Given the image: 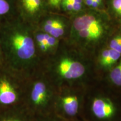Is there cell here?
<instances>
[{"mask_svg": "<svg viewBox=\"0 0 121 121\" xmlns=\"http://www.w3.org/2000/svg\"><path fill=\"white\" fill-rule=\"evenodd\" d=\"M12 44L17 56L22 60H29L34 56L35 45L33 39L26 35L17 33L12 38Z\"/></svg>", "mask_w": 121, "mask_h": 121, "instance_id": "1", "label": "cell"}, {"mask_svg": "<svg viewBox=\"0 0 121 121\" xmlns=\"http://www.w3.org/2000/svg\"><path fill=\"white\" fill-rule=\"evenodd\" d=\"M58 69L60 75L67 79L79 78L85 72L84 65L69 58L63 59L58 65Z\"/></svg>", "mask_w": 121, "mask_h": 121, "instance_id": "2", "label": "cell"}, {"mask_svg": "<svg viewBox=\"0 0 121 121\" xmlns=\"http://www.w3.org/2000/svg\"><path fill=\"white\" fill-rule=\"evenodd\" d=\"M73 28L76 31L81 30L104 29L101 21L90 14H85L78 16L73 21Z\"/></svg>", "mask_w": 121, "mask_h": 121, "instance_id": "3", "label": "cell"}, {"mask_svg": "<svg viewBox=\"0 0 121 121\" xmlns=\"http://www.w3.org/2000/svg\"><path fill=\"white\" fill-rule=\"evenodd\" d=\"M92 109L96 117L100 119L108 118L114 113V106L108 100L97 98L94 100Z\"/></svg>", "mask_w": 121, "mask_h": 121, "instance_id": "4", "label": "cell"}, {"mask_svg": "<svg viewBox=\"0 0 121 121\" xmlns=\"http://www.w3.org/2000/svg\"><path fill=\"white\" fill-rule=\"evenodd\" d=\"M17 99L16 92L10 84L6 80L0 81V103L9 105L14 103Z\"/></svg>", "mask_w": 121, "mask_h": 121, "instance_id": "5", "label": "cell"}, {"mask_svg": "<svg viewBox=\"0 0 121 121\" xmlns=\"http://www.w3.org/2000/svg\"><path fill=\"white\" fill-rule=\"evenodd\" d=\"M31 97L36 105H40L45 102L47 97V89L44 83L38 82L34 84Z\"/></svg>", "mask_w": 121, "mask_h": 121, "instance_id": "6", "label": "cell"}, {"mask_svg": "<svg viewBox=\"0 0 121 121\" xmlns=\"http://www.w3.org/2000/svg\"><path fill=\"white\" fill-rule=\"evenodd\" d=\"M62 103L66 113L70 116L76 114L78 111V102L76 96H67L62 99Z\"/></svg>", "mask_w": 121, "mask_h": 121, "instance_id": "7", "label": "cell"}, {"mask_svg": "<svg viewBox=\"0 0 121 121\" xmlns=\"http://www.w3.org/2000/svg\"><path fill=\"white\" fill-rule=\"evenodd\" d=\"M22 4L25 10L33 14L39 10L41 5V0H22Z\"/></svg>", "mask_w": 121, "mask_h": 121, "instance_id": "8", "label": "cell"}, {"mask_svg": "<svg viewBox=\"0 0 121 121\" xmlns=\"http://www.w3.org/2000/svg\"><path fill=\"white\" fill-rule=\"evenodd\" d=\"M65 33V25L62 22L57 20L55 24L52 26L50 31L48 33L50 35L56 38H58L62 36Z\"/></svg>", "mask_w": 121, "mask_h": 121, "instance_id": "9", "label": "cell"}, {"mask_svg": "<svg viewBox=\"0 0 121 121\" xmlns=\"http://www.w3.org/2000/svg\"><path fill=\"white\" fill-rule=\"evenodd\" d=\"M110 78L112 82L117 86H121V60L110 72Z\"/></svg>", "mask_w": 121, "mask_h": 121, "instance_id": "10", "label": "cell"}, {"mask_svg": "<svg viewBox=\"0 0 121 121\" xmlns=\"http://www.w3.org/2000/svg\"><path fill=\"white\" fill-rule=\"evenodd\" d=\"M121 54L119 53L114 49H109V57L107 62L106 63L105 67H109L112 66L120 58Z\"/></svg>", "mask_w": 121, "mask_h": 121, "instance_id": "11", "label": "cell"}, {"mask_svg": "<svg viewBox=\"0 0 121 121\" xmlns=\"http://www.w3.org/2000/svg\"><path fill=\"white\" fill-rule=\"evenodd\" d=\"M10 10V5L6 0H0V15L6 14Z\"/></svg>", "mask_w": 121, "mask_h": 121, "instance_id": "12", "label": "cell"}, {"mask_svg": "<svg viewBox=\"0 0 121 121\" xmlns=\"http://www.w3.org/2000/svg\"><path fill=\"white\" fill-rule=\"evenodd\" d=\"M112 6L115 13L121 16V0H112Z\"/></svg>", "mask_w": 121, "mask_h": 121, "instance_id": "13", "label": "cell"}, {"mask_svg": "<svg viewBox=\"0 0 121 121\" xmlns=\"http://www.w3.org/2000/svg\"><path fill=\"white\" fill-rule=\"evenodd\" d=\"M45 43H46L47 45L48 48H52L57 44V38H56L52 37V36L48 34L47 39Z\"/></svg>", "mask_w": 121, "mask_h": 121, "instance_id": "14", "label": "cell"}, {"mask_svg": "<svg viewBox=\"0 0 121 121\" xmlns=\"http://www.w3.org/2000/svg\"><path fill=\"white\" fill-rule=\"evenodd\" d=\"M121 43V36L118 35L114 37L110 43V49H114Z\"/></svg>", "mask_w": 121, "mask_h": 121, "instance_id": "15", "label": "cell"}, {"mask_svg": "<svg viewBox=\"0 0 121 121\" xmlns=\"http://www.w3.org/2000/svg\"><path fill=\"white\" fill-rule=\"evenodd\" d=\"M109 49H106L103 51L102 55L100 57V63L103 66L105 67L106 63L108 60L109 57Z\"/></svg>", "mask_w": 121, "mask_h": 121, "instance_id": "16", "label": "cell"}, {"mask_svg": "<svg viewBox=\"0 0 121 121\" xmlns=\"http://www.w3.org/2000/svg\"><path fill=\"white\" fill-rule=\"evenodd\" d=\"M61 4H62L63 9L66 11H73V2H67V1H62Z\"/></svg>", "mask_w": 121, "mask_h": 121, "instance_id": "17", "label": "cell"}, {"mask_svg": "<svg viewBox=\"0 0 121 121\" xmlns=\"http://www.w3.org/2000/svg\"><path fill=\"white\" fill-rule=\"evenodd\" d=\"M48 34L45 33V34H39L37 35V40L38 43L40 44L42 43H44L46 42L47 39Z\"/></svg>", "mask_w": 121, "mask_h": 121, "instance_id": "18", "label": "cell"}, {"mask_svg": "<svg viewBox=\"0 0 121 121\" xmlns=\"http://www.w3.org/2000/svg\"><path fill=\"white\" fill-rule=\"evenodd\" d=\"M83 1H84L85 4L90 7L96 8L99 6V4L95 0H83Z\"/></svg>", "mask_w": 121, "mask_h": 121, "instance_id": "19", "label": "cell"}, {"mask_svg": "<svg viewBox=\"0 0 121 121\" xmlns=\"http://www.w3.org/2000/svg\"><path fill=\"white\" fill-rule=\"evenodd\" d=\"M48 2L52 6L57 7L61 4L62 0H48Z\"/></svg>", "mask_w": 121, "mask_h": 121, "instance_id": "20", "label": "cell"}, {"mask_svg": "<svg viewBox=\"0 0 121 121\" xmlns=\"http://www.w3.org/2000/svg\"><path fill=\"white\" fill-rule=\"evenodd\" d=\"M39 46L40 47V49H41L42 51H47L48 49H49L45 42H44V43H42L40 44H39Z\"/></svg>", "mask_w": 121, "mask_h": 121, "instance_id": "21", "label": "cell"}, {"mask_svg": "<svg viewBox=\"0 0 121 121\" xmlns=\"http://www.w3.org/2000/svg\"><path fill=\"white\" fill-rule=\"evenodd\" d=\"M114 50H115V51H116L117 52L121 54V43L119 45H118L117 47L115 48Z\"/></svg>", "mask_w": 121, "mask_h": 121, "instance_id": "22", "label": "cell"}, {"mask_svg": "<svg viewBox=\"0 0 121 121\" xmlns=\"http://www.w3.org/2000/svg\"><path fill=\"white\" fill-rule=\"evenodd\" d=\"M95 1H96V2L99 4V6L100 5V4H102V0H95Z\"/></svg>", "mask_w": 121, "mask_h": 121, "instance_id": "23", "label": "cell"}, {"mask_svg": "<svg viewBox=\"0 0 121 121\" xmlns=\"http://www.w3.org/2000/svg\"><path fill=\"white\" fill-rule=\"evenodd\" d=\"M16 121V120H7V121Z\"/></svg>", "mask_w": 121, "mask_h": 121, "instance_id": "24", "label": "cell"}]
</instances>
